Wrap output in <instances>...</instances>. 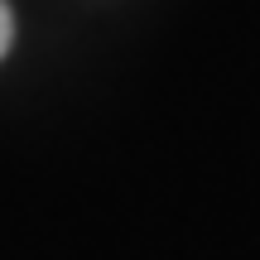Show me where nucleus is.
I'll use <instances>...</instances> for the list:
<instances>
[{
	"label": "nucleus",
	"instance_id": "f257e3e1",
	"mask_svg": "<svg viewBox=\"0 0 260 260\" xmlns=\"http://www.w3.org/2000/svg\"><path fill=\"white\" fill-rule=\"evenodd\" d=\"M10 39H15V15H10V5H5V0H0V58H5Z\"/></svg>",
	"mask_w": 260,
	"mask_h": 260
}]
</instances>
